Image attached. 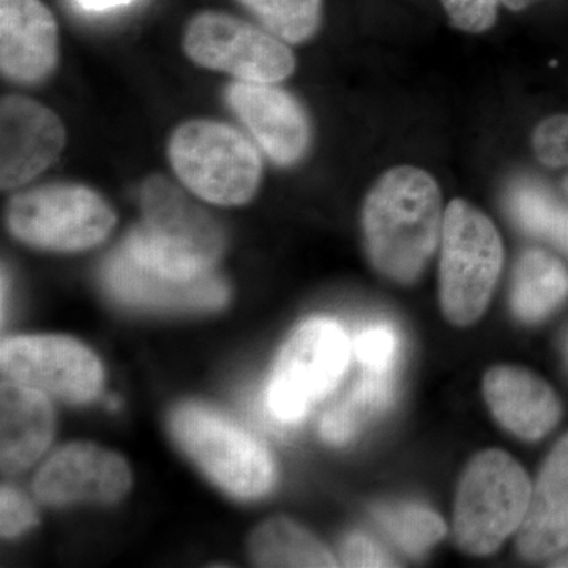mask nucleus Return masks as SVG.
Wrapping results in <instances>:
<instances>
[{
    "instance_id": "f257e3e1",
    "label": "nucleus",
    "mask_w": 568,
    "mask_h": 568,
    "mask_svg": "<svg viewBox=\"0 0 568 568\" xmlns=\"http://www.w3.org/2000/svg\"><path fill=\"white\" fill-rule=\"evenodd\" d=\"M362 224L376 271L396 283L416 282L443 235L439 186L426 171L396 166L369 190Z\"/></svg>"
},
{
    "instance_id": "f03ea898",
    "label": "nucleus",
    "mask_w": 568,
    "mask_h": 568,
    "mask_svg": "<svg viewBox=\"0 0 568 568\" xmlns=\"http://www.w3.org/2000/svg\"><path fill=\"white\" fill-rule=\"evenodd\" d=\"M140 203L142 222L122 245L138 264L174 278L213 274L226 242L211 213L163 175L145 179Z\"/></svg>"
},
{
    "instance_id": "7ed1b4c3",
    "label": "nucleus",
    "mask_w": 568,
    "mask_h": 568,
    "mask_svg": "<svg viewBox=\"0 0 568 568\" xmlns=\"http://www.w3.org/2000/svg\"><path fill=\"white\" fill-rule=\"evenodd\" d=\"M168 159L194 196L223 207L248 204L263 181L256 144L234 126L211 119L179 125L168 144Z\"/></svg>"
},
{
    "instance_id": "20e7f679",
    "label": "nucleus",
    "mask_w": 568,
    "mask_h": 568,
    "mask_svg": "<svg viewBox=\"0 0 568 568\" xmlns=\"http://www.w3.org/2000/svg\"><path fill=\"white\" fill-rule=\"evenodd\" d=\"M440 306L452 324L469 325L484 315L500 268L503 241L495 224L463 200L444 212L440 235Z\"/></svg>"
},
{
    "instance_id": "39448f33",
    "label": "nucleus",
    "mask_w": 568,
    "mask_h": 568,
    "mask_svg": "<svg viewBox=\"0 0 568 568\" xmlns=\"http://www.w3.org/2000/svg\"><path fill=\"white\" fill-rule=\"evenodd\" d=\"M532 495L526 470L503 450H485L466 467L455 504L454 529L463 551L495 552L525 521Z\"/></svg>"
},
{
    "instance_id": "423d86ee",
    "label": "nucleus",
    "mask_w": 568,
    "mask_h": 568,
    "mask_svg": "<svg viewBox=\"0 0 568 568\" xmlns=\"http://www.w3.org/2000/svg\"><path fill=\"white\" fill-rule=\"evenodd\" d=\"M118 223L111 204L80 183H48L11 197L10 233L36 248L82 252L102 244Z\"/></svg>"
},
{
    "instance_id": "0eeeda50",
    "label": "nucleus",
    "mask_w": 568,
    "mask_h": 568,
    "mask_svg": "<svg viewBox=\"0 0 568 568\" xmlns=\"http://www.w3.org/2000/svg\"><path fill=\"white\" fill-rule=\"evenodd\" d=\"M171 432L185 454L231 496L254 499L274 487L275 463L267 448L215 410L179 406L171 416Z\"/></svg>"
},
{
    "instance_id": "6e6552de",
    "label": "nucleus",
    "mask_w": 568,
    "mask_h": 568,
    "mask_svg": "<svg viewBox=\"0 0 568 568\" xmlns=\"http://www.w3.org/2000/svg\"><path fill=\"white\" fill-rule=\"evenodd\" d=\"M349 362V339L334 321L312 320L295 331L276 358L267 406L282 424H297L334 390Z\"/></svg>"
},
{
    "instance_id": "1a4fd4ad",
    "label": "nucleus",
    "mask_w": 568,
    "mask_h": 568,
    "mask_svg": "<svg viewBox=\"0 0 568 568\" xmlns=\"http://www.w3.org/2000/svg\"><path fill=\"white\" fill-rule=\"evenodd\" d=\"M190 61L237 81L276 84L295 70L286 41L224 11L205 10L186 24L182 41Z\"/></svg>"
},
{
    "instance_id": "9d476101",
    "label": "nucleus",
    "mask_w": 568,
    "mask_h": 568,
    "mask_svg": "<svg viewBox=\"0 0 568 568\" xmlns=\"http://www.w3.org/2000/svg\"><path fill=\"white\" fill-rule=\"evenodd\" d=\"M7 381L70 403H88L102 392L104 373L88 347L67 336H20L3 342Z\"/></svg>"
},
{
    "instance_id": "9b49d317",
    "label": "nucleus",
    "mask_w": 568,
    "mask_h": 568,
    "mask_svg": "<svg viewBox=\"0 0 568 568\" xmlns=\"http://www.w3.org/2000/svg\"><path fill=\"white\" fill-rule=\"evenodd\" d=\"M67 129L54 111L24 95L0 103V186L13 190L58 162Z\"/></svg>"
},
{
    "instance_id": "f8f14e48",
    "label": "nucleus",
    "mask_w": 568,
    "mask_h": 568,
    "mask_svg": "<svg viewBox=\"0 0 568 568\" xmlns=\"http://www.w3.org/2000/svg\"><path fill=\"white\" fill-rule=\"evenodd\" d=\"M130 487L132 473L123 458L88 443L55 452L33 480L36 495L51 506L111 504L122 499Z\"/></svg>"
},
{
    "instance_id": "ddd939ff",
    "label": "nucleus",
    "mask_w": 568,
    "mask_h": 568,
    "mask_svg": "<svg viewBox=\"0 0 568 568\" xmlns=\"http://www.w3.org/2000/svg\"><path fill=\"white\" fill-rule=\"evenodd\" d=\"M227 102L265 155L291 166L304 159L312 141V126L302 104L275 84L235 81L227 88Z\"/></svg>"
},
{
    "instance_id": "4468645a",
    "label": "nucleus",
    "mask_w": 568,
    "mask_h": 568,
    "mask_svg": "<svg viewBox=\"0 0 568 568\" xmlns=\"http://www.w3.org/2000/svg\"><path fill=\"white\" fill-rule=\"evenodd\" d=\"M103 282L118 301L141 308L212 312L230 298L226 283L216 275L190 280L163 275L138 264L122 246L104 264Z\"/></svg>"
},
{
    "instance_id": "2eb2a0df",
    "label": "nucleus",
    "mask_w": 568,
    "mask_h": 568,
    "mask_svg": "<svg viewBox=\"0 0 568 568\" xmlns=\"http://www.w3.org/2000/svg\"><path fill=\"white\" fill-rule=\"evenodd\" d=\"M59 62V28L43 0H0V70L18 84H40Z\"/></svg>"
},
{
    "instance_id": "dca6fc26",
    "label": "nucleus",
    "mask_w": 568,
    "mask_h": 568,
    "mask_svg": "<svg viewBox=\"0 0 568 568\" xmlns=\"http://www.w3.org/2000/svg\"><path fill=\"white\" fill-rule=\"evenodd\" d=\"M493 416L511 435L537 440L558 425L562 406L541 377L517 366H496L484 381Z\"/></svg>"
},
{
    "instance_id": "f3484780",
    "label": "nucleus",
    "mask_w": 568,
    "mask_h": 568,
    "mask_svg": "<svg viewBox=\"0 0 568 568\" xmlns=\"http://www.w3.org/2000/svg\"><path fill=\"white\" fill-rule=\"evenodd\" d=\"M568 547V435L541 467L528 514L518 529L523 558L547 559Z\"/></svg>"
},
{
    "instance_id": "a211bd4d",
    "label": "nucleus",
    "mask_w": 568,
    "mask_h": 568,
    "mask_svg": "<svg viewBox=\"0 0 568 568\" xmlns=\"http://www.w3.org/2000/svg\"><path fill=\"white\" fill-rule=\"evenodd\" d=\"M54 435V413L47 396L6 381L0 395V462L6 474L28 469Z\"/></svg>"
},
{
    "instance_id": "6ab92c4d",
    "label": "nucleus",
    "mask_w": 568,
    "mask_h": 568,
    "mask_svg": "<svg viewBox=\"0 0 568 568\" xmlns=\"http://www.w3.org/2000/svg\"><path fill=\"white\" fill-rule=\"evenodd\" d=\"M568 295V272L560 261L541 250L523 254L515 272L511 308L525 323L544 320Z\"/></svg>"
},
{
    "instance_id": "aec40b11",
    "label": "nucleus",
    "mask_w": 568,
    "mask_h": 568,
    "mask_svg": "<svg viewBox=\"0 0 568 568\" xmlns=\"http://www.w3.org/2000/svg\"><path fill=\"white\" fill-rule=\"evenodd\" d=\"M250 552L261 567H335L332 552L286 518H275L254 530Z\"/></svg>"
},
{
    "instance_id": "412c9836",
    "label": "nucleus",
    "mask_w": 568,
    "mask_h": 568,
    "mask_svg": "<svg viewBox=\"0 0 568 568\" xmlns=\"http://www.w3.org/2000/svg\"><path fill=\"white\" fill-rule=\"evenodd\" d=\"M395 387L392 369H365L361 383L343 402L332 407L321 422V433L332 444H345L357 435L368 418L383 413L394 402Z\"/></svg>"
},
{
    "instance_id": "4be33fe9",
    "label": "nucleus",
    "mask_w": 568,
    "mask_h": 568,
    "mask_svg": "<svg viewBox=\"0 0 568 568\" xmlns=\"http://www.w3.org/2000/svg\"><path fill=\"white\" fill-rule=\"evenodd\" d=\"M264 29L286 43L301 44L315 37L323 21L324 0H237Z\"/></svg>"
},
{
    "instance_id": "5701e85b",
    "label": "nucleus",
    "mask_w": 568,
    "mask_h": 568,
    "mask_svg": "<svg viewBox=\"0 0 568 568\" xmlns=\"http://www.w3.org/2000/svg\"><path fill=\"white\" fill-rule=\"evenodd\" d=\"M376 517L396 545L410 556H422L446 536L444 519L428 507L399 504L377 508Z\"/></svg>"
},
{
    "instance_id": "b1692460",
    "label": "nucleus",
    "mask_w": 568,
    "mask_h": 568,
    "mask_svg": "<svg viewBox=\"0 0 568 568\" xmlns=\"http://www.w3.org/2000/svg\"><path fill=\"white\" fill-rule=\"evenodd\" d=\"M508 207L515 222L526 233L555 241L560 223L568 211L541 186L521 182L514 186L508 196Z\"/></svg>"
},
{
    "instance_id": "393cba45",
    "label": "nucleus",
    "mask_w": 568,
    "mask_h": 568,
    "mask_svg": "<svg viewBox=\"0 0 568 568\" xmlns=\"http://www.w3.org/2000/svg\"><path fill=\"white\" fill-rule=\"evenodd\" d=\"M532 145L538 162L549 168L568 166V114L545 119L534 132ZM562 186L568 196V174Z\"/></svg>"
},
{
    "instance_id": "a878e982",
    "label": "nucleus",
    "mask_w": 568,
    "mask_h": 568,
    "mask_svg": "<svg viewBox=\"0 0 568 568\" xmlns=\"http://www.w3.org/2000/svg\"><path fill=\"white\" fill-rule=\"evenodd\" d=\"M398 338L387 325L366 328L355 338L354 351L365 369L388 372L396 357Z\"/></svg>"
},
{
    "instance_id": "bb28decb",
    "label": "nucleus",
    "mask_w": 568,
    "mask_h": 568,
    "mask_svg": "<svg viewBox=\"0 0 568 568\" xmlns=\"http://www.w3.org/2000/svg\"><path fill=\"white\" fill-rule=\"evenodd\" d=\"M455 28L480 33L493 28L499 0H440Z\"/></svg>"
},
{
    "instance_id": "cd10ccee",
    "label": "nucleus",
    "mask_w": 568,
    "mask_h": 568,
    "mask_svg": "<svg viewBox=\"0 0 568 568\" xmlns=\"http://www.w3.org/2000/svg\"><path fill=\"white\" fill-rule=\"evenodd\" d=\"M2 514H0V529L6 538L21 536L26 530L37 525V511L31 500L13 488H2Z\"/></svg>"
},
{
    "instance_id": "c85d7f7f",
    "label": "nucleus",
    "mask_w": 568,
    "mask_h": 568,
    "mask_svg": "<svg viewBox=\"0 0 568 568\" xmlns=\"http://www.w3.org/2000/svg\"><path fill=\"white\" fill-rule=\"evenodd\" d=\"M342 560L346 567H392L394 560L364 534H353L342 547Z\"/></svg>"
},
{
    "instance_id": "c756f323",
    "label": "nucleus",
    "mask_w": 568,
    "mask_h": 568,
    "mask_svg": "<svg viewBox=\"0 0 568 568\" xmlns=\"http://www.w3.org/2000/svg\"><path fill=\"white\" fill-rule=\"evenodd\" d=\"M77 2L85 11H106L129 6L133 0H77Z\"/></svg>"
},
{
    "instance_id": "7c9ffc66",
    "label": "nucleus",
    "mask_w": 568,
    "mask_h": 568,
    "mask_svg": "<svg viewBox=\"0 0 568 568\" xmlns=\"http://www.w3.org/2000/svg\"><path fill=\"white\" fill-rule=\"evenodd\" d=\"M556 245H559L568 254V211L564 216L562 223H560L558 233L555 235Z\"/></svg>"
},
{
    "instance_id": "2f4dec72",
    "label": "nucleus",
    "mask_w": 568,
    "mask_h": 568,
    "mask_svg": "<svg viewBox=\"0 0 568 568\" xmlns=\"http://www.w3.org/2000/svg\"><path fill=\"white\" fill-rule=\"evenodd\" d=\"M507 9L510 10H523L526 7L532 6V3L538 2V0H500Z\"/></svg>"
},
{
    "instance_id": "473e14b6",
    "label": "nucleus",
    "mask_w": 568,
    "mask_h": 568,
    "mask_svg": "<svg viewBox=\"0 0 568 568\" xmlns=\"http://www.w3.org/2000/svg\"><path fill=\"white\" fill-rule=\"evenodd\" d=\"M567 355H568V343H567Z\"/></svg>"
}]
</instances>
